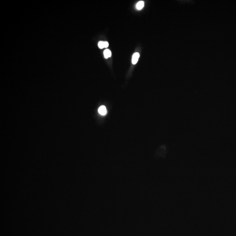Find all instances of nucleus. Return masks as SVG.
I'll use <instances>...</instances> for the list:
<instances>
[{
  "mask_svg": "<svg viewBox=\"0 0 236 236\" xmlns=\"http://www.w3.org/2000/svg\"><path fill=\"white\" fill-rule=\"evenodd\" d=\"M98 46H99V48L101 49L105 48L104 47V42H103V41L99 42V43H98Z\"/></svg>",
  "mask_w": 236,
  "mask_h": 236,
  "instance_id": "5",
  "label": "nucleus"
},
{
  "mask_svg": "<svg viewBox=\"0 0 236 236\" xmlns=\"http://www.w3.org/2000/svg\"><path fill=\"white\" fill-rule=\"evenodd\" d=\"M98 112H99V113L102 116H105L106 114L107 113L106 108L104 105H102L99 108Z\"/></svg>",
  "mask_w": 236,
  "mask_h": 236,
  "instance_id": "1",
  "label": "nucleus"
},
{
  "mask_svg": "<svg viewBox=\"0 0 236 236\" xmlns=\"http://www.w3.org/2000/svg\"><path fill=\"white\" fill-rule=\"evenodd\" d=\"M108 42H104V47L107 48L108 46Z\"/></svg>",
  "mask_w": 236,
  "mask_h": 236,
  "instance_id": "6",
  "label": "nucleus"
},
{
  "mask_svg": "<svg viewBox=\"0 0 236 236\" xmlns=\"http://www.w3.org/2000/svg\"><path fill=\"white\" fill-rule=\"evenodd\" d=\"M140 57V54L138 52H136L133 55L132 62L133 64H136L138 62V60Z\"/></svg>",
  "mask_w": 236,
  "mask_h": 236,
  "instance_id": "2",
  "label": "nucleus"
},
{
  "mask_svg": "<svg viewBox=\"0 0 236 236\" xmlns=\"http://www.w3.org/2000/svg\"><path fill=\"white\" fill-rule=\"evenodd\" d=\"M104 55L105 58L107 59L109 57H111L112 56L111 51L109 49H106L105 50L104 52Z\"/></svg>",
  "mask_w": 236,
  "mask_h": 236,
  "instance_id": "3",
  "label": "nucleus"
},
{
  "mask_svg": "<svg viewBox=\"0 0 236 236\" xmlns=\"http://www.w3.org/2000/svg\"><path fill=\"white\" fill-rule=\"evenodd\" d=\"M144 2H143V1H140L136 4V8L138 10H141L144 8Z\"/></svg>",
  "mask_w": 236,
  "mask_h": 236,
  "instance_id": "4",
  "label": "nucleus"
}]
</instances>
